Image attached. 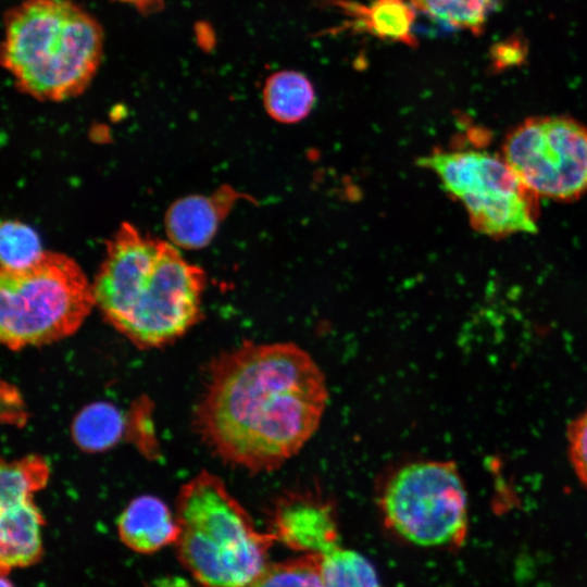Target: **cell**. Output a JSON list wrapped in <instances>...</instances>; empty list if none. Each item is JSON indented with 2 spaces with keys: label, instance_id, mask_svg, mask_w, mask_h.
<instances>
[{
  "label": "cell",
  "instance_id": "obj_16",
  "mask_svg": "<svg viewBox=\"0 0 587 587\" xmlns=\"http://www.w3.org/2000/svg\"><path fill=\"white\" fill-rule=\"evenodd\" d=\"M499 0H412L417 12L447 30L478 32Z\"/></svg>",
  "mask_w": 587,
  "mask_h": 587
},
{
  "label": "cell",
  "instance_id": "obj_9",
  "mask_svg": "<svg viewBox=\"0 0 587 587\" xmlns=\"http://www.w3.org/2000/svg\"><path fill=\"white\" fill-rule=\"evenodd\" d=\"M50 469L39 455L1 462L0 565L8 574L35 564L42 554L43 517L34 502L35 492L48 482Z\"/></svg>",
  "mask_w": 587,
  "mask_h": 587
},
{
  "label": "cell",
  "instance_id": "obj_20",
  "mask_svg": "<svg viewBox=\"0 0 587 587\" xmlns=\"http://www.w3.org/2000/svg\"><path fill=\"white\" fill-rule=\"evenodd\" d=\"M566 440L574 474L587 489V407L569 425Z\"/></svg>",
  "mask_w": 587,
  "mask_h": 587
},
{
  "label": "cell",
  "instance_id": "obj_13",
  "mask_svg": "<svg viewBox=\"0 0 587 587\" xmlns=\"http://www.w3.org/2000/svg\"><path fill=\"white\" fill-rule=\"evenodd\" d=\"M117 530L128 548L141 553L176 542L179 536L177 519L162 500L150 495L129 502L118 516Z\"/></svg>",
  "mask_w": 587,
  "mask_h": 587
},
{
  "label": "cell",
  "instance_id": "obj_15",
  "mask_svg": "<svg viewBox=\"0 0 587 587\" xmlns=\"http://www.w3.org/2000/svg\"><path fill=\"white\" fill-rule=\"evenodd\" d=\"M126 419L115 405L97 401L83 408L71 427L74 442L86 452H102L120 441Z\"/></svg>",
  "mask_w": 587,
  "mask_h": 587
},
{
  "label": "cell",
  "instance_id": "obj_12",
  "mask_svg": "<svg viewBox=\"0 0 587 587\" xmlns=\"http://www.w3.org/2000/svg\"><path fill=\"white\" fill-rule=\"evenodd\" d=\"M323 1L344 16V22L336 27V32L365 33L409 47L416 42L413 28L417 10L412 0Z\"/></svg>",
  "mask_w": 587,
  "mask_h": 587
},
{
  "label": "cell",
  "instance_id": "obj_1",
  "mask_svg": "<svg viewBox=\"0 0 587 587\" xmlns=\"http://www.w3.org/2000/svg\"><path fill=\"white\" fill-rule=\"evenodd\" d=\"M327 401L325 376L304 349L245 342L210 365L196 425L225 462L270 472L311 439Z\"/></svg>",
  "mask_w": 587,
  "mask_h": 587
},
{
  "label": "cell",
  "instance_id": "obj_3",
  "mask_svg": "<svg viewBox=\"0 0 587 587\" xmlns=\"http://www.w3.org/2000/svg\"><path fill=\"white\" fill-rule=\"evenodd\" d=\"M2 66L17 89L40 101L83 93L103 57L99 22L72 0H22L7 11Z\"/></svg>",
  "mask_w": 587,
  "mask_h": 587
},
{
  "label": "cell",
  "instance_id": "obj_18",
  "mask_svg": "<svg viewBox=\"0 0 587 587\" xmlns=\"http://www.w3.org/2000/svg\"><path fill=\"white\" fill-rule=\"evenodd\" d=\"M322 554L307 553L297 559L267 564L245 587H323Z\"/></svg>",
  "mask_w": 587,
  "mask_h": 587
},
{
  "label": "cell",
  "instance_id": "obj_11",
  "mask_svg": "<svg viewBox=\"0 0 587 587\" xmlns=\"http://www.w3.org/2000/svg\"><path fill=\"white\" fill-rule=\"evenodd\" d=\"M241 197L226 185L210 196L192 195L176 200L165 213V232L170 240L185 249L203 248Z\"/></svg>",
  "mask_w": 587,
  "mask_h": 587
},
{
  "label": "cell",
  "instance_id": "obj_14",
  "mask_svg": "<svg viewBox=\"0 0 587 587\" xmlns=\"http://www.w3.org/2000/svg\"><path fill=\"white\" fill-rule=\"evenodd\" d=\"M314 102V87L302 73L280 71L265 82L263 103L270 116L277 122L289 124L302 121Z\"/></svg>",
  "mask_w": 587,
  "mask_h": 587
},
{
  "label": "cell",
  "instance_id": "obj_19",
  "mask_svg": "<svg viewBox=\"0 0 587 587\" xmlns=\"http://www.w3.org/2000/svg\"><path fill=\"white\" fill-rule=\"evenodd\" d=\"M45 253L38 234L20 221H5L0 230L1 270L18 271L36 263Z\"/></svg>",
  "mask_w": 587,
  "mask_h": 587
},
{
  "label": "cell",
  "instance_id": "obj_8",
  "mask_svg": "<svg viewBox=\"0 0 587 587\" xmlns=\"http://www.w3.org/2000/svg\"><path fill=\"white\" fill-rule=\"evenodd\" d=\"M503 158L533 195L567 200L587 191V127L572 118L523 122L508 136Z\"/></svg>",
  "mask_w": 587,
  "mask_h": 587
},
{
  "label": "cell",
  "instance_id": "obj_21",
  "mask_svg": "<svg viewBox=\"0 0 587 587\" xmlns=\"http://www.w3.org/2000/svg\"><path fill=\"white\" fill-rule=\"evenodd\" d=\"M150 587H192L186 579L170 576L155 580Z\"/></svg>",
  "mask_w": 587,
  "mask_h": 587
},
{
  "label": "cell",
  "instance_id": "obj_2",
  "mask_svg": "<svg viewBox=\"0 0 587 587\" xmlns=\"http://www.w3.org/2000/svg\"><path fill=\"white\" fill-rule=\"evenodd\" d=\"M203 271L177 247L123 223L92 284L104 320L141 348L166 345L199 319Z\"/></svg>",
  "mask_w": 587,
  "mask_h": 587
},
{
  "label": "cell",
  "instance_id": "obj_10",
  "mask_svg": "<svg viewBox=\"0 0 587 587\" xmlns=\"http://www.w3.org/2000/svg\"><path fill=\"white\" fill-rule=\"evenodd\" d=\"M271 525L276 540L304 554H323L339 547L334 508L314 495L291 494L280 498Z\"/></svg>",
  "mask_w": 587,
  "mask_h": 587
},
{
  "label": "cell",
  "instance_id": "obj_6",
  "mask_svg": "<svg viewBox=\"0 0 587 587\" xmlns=\"http://www.w3.org/2000/svg\"><path fill=\"white\" fill-rule=\"evenodd\" d=\"M385 525L421 547L460 548L467 535V495L452 461H417L397 470L379 497Z\"/></svg>",
  "mask_w": 587,
  "mask_h": 587
},
{
  "label": "cell",
  "instance_id": "obj_7",
  "mask_svg": "<svg viewBox=\"0 0 587 587\" xmlns=\"http://www.w3.org/2000/svg\"><path fill=\"white\" fill-rule=\"evenodd\" d=\"M459 200L478 232L504 236L536 230L530 195L504 160L477 149L435 151L419 161Z\"/></svg>",
  "mask_w": 587,
  "mask_h": 587
},
{
  "label": "cell",
  "instance_id": "obj_4",
  "mask_svg": "<svg viewBox=\"0 0 587 587\" xmlns=\"http://www.w3.org/2000/svg\"><path fill=\"white\" fill-rule=\"evenodd\" d=\"M177 553L204 587H245L267 565L275 536L261 533L215 475L201 472L177 498Z\"/></svg>",
  "mask_w": 587,
  "mask_h": 587
},
{
  "label": "cell",
  "instance_id": "obj_5",
  "mask_svg": "<svg viewBox=\"0 0 587 587\" xmlns=\"http://www.w3.org/2000/svg\"><path fill=\"white\" fill-rule=\"evenodd\" d=\"M96 305L93 287L78 263L45 251L33 265L0 272V339L11 350L73 335Z\"/></svg>",
  "mask_w": 587,
  "mask_h": 587
},
{
  "label": "cell",
  "instance_id": "obj_17",
  "mask_svg": "<svg viewBox=\"0 0 587 587\" xmlns=\"http://www.w3.org/2000/svg\"><path fill=\"white\" fill-rule=\"evenodd\" d=\"M321 575L323 587H383L366 558L340 547L322 554Z\"/></svg>",
  "mask_w": 587,
  "mask_h": 587
},
{
  "label": "cell",
  "instance_id": "obj_22",
  "mask_svg": "<svg viewBox=\"0 0 587 587\" xmlns=\"http://www.w3.org/2000/svg\"><path fill=\"white\" fill-rule=\"evenodd\" d=\"M0 586L1 587H14L12 582L9 579V577H7V574H2V573H1Z\"/></svg>",
  "mask_w": 587,
  "mask_h": 587
}]
</instances>
